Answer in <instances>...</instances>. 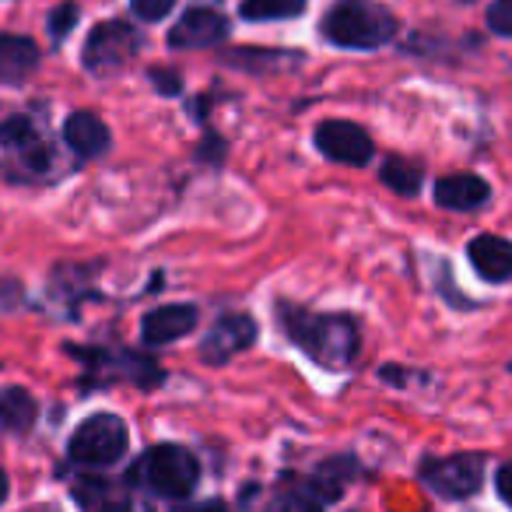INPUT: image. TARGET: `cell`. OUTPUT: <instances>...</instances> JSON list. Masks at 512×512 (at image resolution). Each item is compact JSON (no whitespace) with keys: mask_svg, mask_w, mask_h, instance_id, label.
Masks as SVG:
<instances>
[{"mask_svg":"<svg viewBox=\"0 0 512 512\" xmlns=\"http://www.w3.org/2000/svg\"><path fill=\"white\" fill-rule=\"evenodd\" d=\"M281 327L313 362L327 369H341L358 355V327L348 316H320L281 306Z\"/></svg>","mask_w":512,"mask_h":512,"instance_id":"1","label":"cell"},{"mask_svg":"<svg viewBox=\"0 0 512 512\" xmlns=\"http://www.w3.org/2000/svg\"><path fill=\"white\" fill-rule=\"evenodd\" d=\"M323 36L348 50H376L397 36V18L372 0H341L323 18Z\"/></svg>","mask_w":512,"mask_h":512,"instance_id":"2","label":"cell"},{"mask_svg":"<svg viewBox=\"0 0 512 512\" xmlns=\"http://www.w3.org/2000/svg\"><path fill=\"white\" fill-rule=\"evenodd\" d=\"M137 477L148 484L155 495L162 498H183L193 491L200 477L197 456L183 446H155L141 456V467H137Z\"/></svg>","mask_w":512,"mask_h":512,"instance_id":"3","label":"cell"},{"mask_svg":"<svg viewBox=\"0 0 512 512\" xmlns=\"http://www.w3.org/2000/svg\"><path fill=\"white\" fill-rule=\"evenodd\" d=\"M127 446H130L127 425L116 414H92L71 435V456L78 463H85V467H109V463L123 460Z\"/></svg>","mask_w":512,"mask_h":512,"instance_id":"4","label":"cell"},{"mask_svg":"<svg viewBox=\"0 0 512 512\" xmlns=\"http://www.w3.org/2000/svg\"><path fill=\"white\" fill-rule=\"evenodd\" d=\"M421 481L439 498H470L484 481V460L474 453L442 456L421 467Z\"/></svg>","mask_w":512,"mask_h":512,"instance_id":"5","label":"cell"},{"mask_svg":"<svg viewBox=\"0 0 512 512\" xmlns=\"http://www.w3.org/2000/svg\"><path fill=\"white\" fill-rule=\"evenodd\" d=\"M141 46V36H137L130 25L123 22H102L92 29L85 43V67L95 74H109V71H120L123 64H130Z\"/></svg>","mask_w":512,"mask_h":512,"instance_id":"6","label":"cell"},{"mask_svg":"<svg viewBox=\"0 0 512 512\" xmlns=\"http://www.w3.org/2000/svg\"><path fill=\"white\" fill-rule=\"evenodd\" d=\"M316 148L341 165H365L372 158V137L351 120H327L316 127Z\"/></svg>","mask_w":512,"mask_h":512,"instance_id":"7","label":"cell"},{"mask_svg":"<svg viewBox=\"0 0 512 512\" xmlns=\"http://www.w3.org/2000/svg\"><path fill=\"white\" fill-rule=\"evenodd\" d=\"M253 341H256V323L249 320L246 313H228V316H221L211 330H207L204 344H200V358L211 362V365L228 362L232 355L246 351Z\"/></svg>","mask_w":512,"mask_h":512,"instance_id":"8","label":"cell"},{"mask_svg":"<svg viewBox=\"0 0 512 512\" xmlns=\"http://www.w3.org/2000/svg\"><path fill=\"white\" fill-rule=\"evenodd\" d=\"M228 36V22L218 15V11H186L169 32V46L176 50H204V46H218L221 39Z\"/></svg>","mask_w":512,"mask_h":512,"instance_id":"9","label":"cell"},{"mask_svg":"<svg viewBox=\"0 0 512 512\" xmlns=\"http://www.w3.org/2000/svg\"><path fill=\"white\" fill-rule=\"evenodd\" d=\"M197 309L186 306V302H172V306H158L144 316L141 323V337L148 348H158V344H169V341H179L186 337L193 327H197Z\"/></svg>","mask_w":512,"mask_h":512,"instance_id":"10","label":"cell"},{"mask_svg":"<svg viewBox=\"0 0 512 512\" xmlns=\"http://www.w3.org/2000/svg\"><path fill=\"white\" fill-rule=\"evenodd\" d=\"M467 256L474 271L481 274L491 285H502V281L512 278V242L498 239V235H477L467 246Z\"/></svg>","mask_w":512,"mask_h":512,"instance_id":"11","label":"cell"},{"mask_svg":"<svg viewBox=\"0 0 512 512\" xmlns=\"http://www.w3.org/2000/svg\"><path fill=\"white\" fill-rule=\"evenodd\" d=\"M491 197L488 183L474 172H460V176H442L435 183V204L446 211H474Z\"/></svg>","mask_w":512,"mask_h":512,"instance_id":"12","label":"cell"},{"mask_svg":"<svg viewBox=\"0 0 512 512\" xmlns=\"http://www.w3.org/2000/svg\"><path fill=\"white\" fill-rule=\"evenodd\" d=\"M39 64V46L25 36H0V81L18 85Z\"/></svg>","mask_w":512,"mask_h":512,"instance_id":"13","label":"cell"},{"mask_svg":"<svg viewBox=\"0 0 512 512\" xmlns=\"http://www.w3.org/2000/svg\"><path fill=\"white\" fill-rule=\"evenodd\" d=\"M64 141L78 155H102L109 148V127L95 113H71L64 123Z\"/></svg>","mask_w":512,"mask_h":512,"instance_id":"14","label":"cell"},{"mask_svg":"<svg viewBox=\"0 0 512 512\" xmlns=\"http://www.w3.org/2000/svg\"><path fill=\"white\" fill-rule=\"evenodd\" d=\"M36 421V400L22 386H11V390L0 393V425L11 428V432H25V428Z\"/></svg>","mask_w":512,"mask_h":512,"instance_id":"15","label":"cell"},{"mask_svg":"<svg viewBox=\"0 0 512 512\" xmlns=\"http://www.w3.org/2000/svg\"><path fill=\"white\" fill-rule=\"evenodd\" d=\"M351 474H355V463H351L348 456H334V460H327L313 477H309V488L320 495V502H334V498L344 491V484H348Z\"/></svg>","mask_w":512,"mask_h":512,"instance_id":"16","label":"cell"},{"mask_svg":"<svg viewBox=\"0 0 512 512\" xmlns=\"http://www.w3.org/2000/svg\"><path fill=\"white\" fill-rule=\"evenodd\" d=\"M264 512H323V502L313 488H295V484H288V488L274 491Z\"/></svg>","mask_w":512,"mask_h":512,"instance_id":"17","label":"cell"},{"mask_svg":"<svg viewBox=\"0 0 512 512\" xmlns=\"http://www.w3.org/2000/svg\"><path fill=\"white\" fill-rule=\"evenodd\" d=\"M306 11V0H246L242 18L246 22H274V18H295Z\"/></svg>","mask_w":512,"mask_h":512,"instance_id":"18","label":"cell"},{"mask_svg":"<svg viewBox=\"0 0 512 512\" xmlns=\"http://www.w3.org/2000/svg\"><path fill=\"white\" fill-rule=\"evenodd\" d=\"M383 183L397 193H414L421 186V169L404 162V158H390V162L383 165Z\"/></svg>","mask_w":512,"mask_h":512,"instance_id":"19","label":"cell"},{"mask_svg":"<svg viewBox=\"0 0 512 512\" xmlns=\"http://www.w3.org/2000/svg\"><path fill=\"white\" fill-rule=\"evenodd\" d=\"M36 141V130L25 116H15V120L0 123V144H8V148H25V144Z\"/></svg>","mask_w":512,"mask_h":512,"instance_id":"20","label":"cell"},{"mask_svg":"<svg viewBox=\"0 0 512 512\" xmlns=\"http://www.w3.org/2000/svg\"><path fill=\"white\" fill-rule=\"evenodd\" d=\"M488 29L495 36H509L512 39V0H495L488 8Z\"/></svg>","mask_w":512,"mask_h":512,"instance_id":"21","label":"cell"},{"mask_svg":"<svg viewBox=\"0 0 512 512\" xmlns=\"http://www.w3.org/2000/svg\"><path fill=\"white\" fill-rule=\"evenodd\" d=\"M172 4H176V0H130L134 15L144 18V22H162V18L172 11Z\"/></svg>","mask_w":512,"mask_h":512,"instance_id":"22","label":"cell"},{"mask_svg":"<svg viewBox=\"0 0 512 512\" xmlns=\"http://www.w3.org/2000/svg\"><path fill=\"white\" fill-rule=\"evenodd\" d=\"M74 22H78V8H74V4H64V8L53 11V15H50V32H53V39L67 36Z\"/></svg>","mask_w":512,"mask_h":512,"instance_id":"23","label":"cell"},{"mask_svg":"<svg viewBox=\"0 0 512 512\" xmlns=\"http://www.w3.org/2000/svg\"><path fill=\"white\" fill-rule=\"evenodd\" d=\"M495 484H498V498L512 509V463H505V467L498 470Z\"/></svg>","mask_w":512,"mask_h":512,"instance_id":"24","label":"cell"},{"mask_svg":"<svg viewBox=\"0 0 512 512\" xmlns=\"http://www.w3.org/2000/svg\"><path fill=\"white\" fill-rule=\"evenodd\" d=\"M151 78H155V85H158V88H162V92H165V95H176V92H179V78H176V74H165V71H155V74H151Z\"/></svg>","mask_w":512,"mask_h":512,"instance_id":"25","label":"cell"},{"mask_svg":"<svg viewBox=\"0 0 512 512\" xmlns=\"http://www.w3.org/2000/svg\"><path fill=\"white\" fill-rule=\"evenodd\" d=\"M92 512H130V509H127V502H116V498H109L106 505H95Z\"/></svg>","mask_w":512,"mask_h":512,"instance_id":"26","label":"cell"},{"mask_svg":"<svg viewBox=\"0 0 512 512\" xmlns=\"http://www.w3.org/2000/svg\"><path fill=\"white\" fill-rule=\"evenodd\" d=\"M8 498V477H4V470H0V502Z\"/></svg>","mask_w":512,"mask_h":512,"instance_id":"27","label":"cell"},{"mask_svg":"<svg viewBox=\"0 0 512 512\" xmlns=\"http://www.w3.org/2000/svg\"><path fill=\"white\" fill-rule=\"evenodd\" d=\"M509 372H512V365H509Z\"/></svg>","mask_w":512,"mask_h":512,"instance_id":"28","label":"cell"}]
</instances>
